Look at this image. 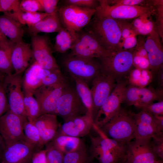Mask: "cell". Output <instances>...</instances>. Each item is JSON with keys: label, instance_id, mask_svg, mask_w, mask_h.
Here are the masks:
<instances>
[{"label": "cell", "instance_id": "6da1fadb", "mask_svg": "<svg viewBox=\"0 0 163 163\" xmlns=\"http://www.w3.org/2000/svg\"><path fill=\"white\" fill-rule=\"evenodd\" d=\"M97 136H90L89 151L99 163H123L126 160L127 144L110 139L94 124Z\"/></svg>", "mask_w": 163, "mask_h": 163}, {"label": "cell", "instance_id": "7a4b0ae2", "mask_svg": "<svg viewBox=\"0 0 163 163\" xmlns=\"http://www.w3.org/2000/svg\"><path fill=\"white\" fill-rule=\"evenodd\" d=\"M90 24V32L106 50H122L121 30L116 20L95 13Z\"/></svg>", "mask_w": 163, "mask_h": 163}, {"label": "cell", "instance_id": "3957f363", "mask_svg": "<svg viewBox=\"0 0 163 163\" xmlns=\"http://www.w3.org/2000/svg\"><path fill=\"white\" fill-rule=\"evenodd\" d=\"M98 128L107 137L118 141L128 143L135 138V123L132 112L122 108Z\"/></svg>", "mask_w": 163, "mask_h": 163}, {"label": "cell", "instance_id": "277c9868", "mask_svg": "<svg viewBox=\"0 0 163 163\" xmlns=\"http://www.w3.org/2000/svg\"><path fill=\"white\" fill-rule=\"evenodd\" d=\"M134 50L111 52L100 59L101 72L113 77L117 82L125 79L132 70Z\"/></svg>", "mask_w": 163, "mask_h": 163}, {"label": "cell", "instance_id": "5b68a950", "mask_svg": "<svg viewBox=\"0 0 163 163\" xmlns=\"http://www.w3.org/2000/svg\"><path fill=\"white\" fill-rule=\"evenodd\" d=\"M62 64L71 77L80 78L88 84L101 72L100 63L94 59L84 58L69 54L63 57Z\"/></svg>", "mask_w": 163, "mask_h": 163}, {"label": "cell", "instance_id": "8992f818", "mask_svg": "<svg viewBox=\"0 0 163 163\" xmlns=\"http://www.w3.org/2000/svg\"><path fill=\"white\" fill-rule=\"evenodd\" d=\"M58 11L62 26L78 33L90 23L96 9L66 5L58 9Z\"/></svg>", "mask_w": 163, "mask_h": 163}, {"label": "cell", "instance_id": "52a82bcc", "mask_svg": "<svg viewBox=\"0 0 163 163\" xmlns=\"http://www.w3.org/2000/svg\"><path fill=\"white\" fill-rule=\"evenodd\" d=\"M87 110L76 90L68 83L57 103L54 114L60 117L64 122L86 114Z\"/></svg>", "mask_w": 163, "mask_h": 163}, {"label": "cell", "instance_id": "ba28073f", "mask_svg": "<svg viewBox=\"0 0 163 163\" xmlns=\"http://www.w3.org/2000/svg\"><path fill=\"white\" fill-rule=\"evenodd\" d=\"M98 1L99 4L95 9V13L115 20L131 19L145 14H155V8L154 6L148 7L112 5L109 4L106 0H100Z\"/></svg>", "mask_w": 163, "mask_h": 163}, {"label": "cell", "instance_id": "9c48e42d", "mask_svg": "<svg viewBox=\"0 0 163 163\" xmlns=\"http://www.w3.org/2000/svg\"><path fill=\"white\" fill-rule=\"evenodd\" d=\"M128 81L125 79L117 82V85L105 102L97 112L94 119V125L98 128L114 116L121 108Z\"/></svg>", "mask_w": 163, "mask_h": 163}, {"label": "cell", "instance_id": "30bf717a", "mask_svg": "<svg viewBox=\"0 0 163 163\" xmlns=\"http://www.w3.org/2000/svg\"><path fill=\"white\" fill-rule=\"evenodd\" d=\"M27 120L9 109L0 117V134L5 146L17 142H26L24 126Z\"/></svg>", "mask_w": 163, "mask_h": 163}, {"label": "cell", "instance_id": "8fae6325", "mask_svg": "<svg viewBox=\"0 0 163 163\" xmlns=\"http://www.w3.org/2000/svg\"><path fill=\"white\" fill-rule=\"evenodd\" d=\"M22 78L21 74L14 73L6 75L2 85L9 110L17 114L27 118L24 104Z\"/></svg>", "mask_w": 163, "mask_h": 163}, {"label": "cell", "instance_id": "7c38bea8", "mask_svg": "<svg viewBox=\"0 0 163 163\" xmlns=\"http://www.w3.org/2000/svg\"><path fill=\"white\" fill-rule=\"evenodd\" d=\"M110 51L106 50L89 31L79 33L71 49L70 54L80 57L100 59Z\"/></svg>", "mask_w": 163, "mask_h": 163}, {"label": "cell", "instance_id": "4fadbf2b", "mask_svg": "<svg viewBox=\"0 0 163 163\" xmlns=\"http://www.w3.org/2000/svg\"><path fill=\"white\" fill-rule=\"evenodd\" d=\"M90 89L92 100V115L93 119L117 85L112 76L101 72L92 81Z\"/></svg>", "mask_w": 163, "mask_h": 163}, {"label": "cell", "instance_id": "5bb4252c", "mask_svg": "<svg viewBox=\"0 0 163 163\" xmlns=\"http://www.w3.org/2000/svg\"><path fill=\"white\" fill-rule=\"evenodd\" d=\"M68 83L67 81L52 85H41L34 91L33 95L39 104L41 115L54 114L58 101Z\"/></svg>", "mask_w": 163, "mask_h": 163}, {"label": "cell", "instance_id": "9a60e30c", "mask_svg": "<svg viewBox=\"0 0 163 163\" xmlns=\"http://www.w3.org/2000/svg\"><path fill=\"white\" fill-rule=\"evenodd\" d=\"M46 35L31 36V47L33 57L43 69L53 70L59 69L54 58Z\"/></svg>", "mask_w": 163, "mask_h": 163}, {"label": "cell", "instance_id": "2e32d148", "mask_svg": "<svg viewBox=\"0 0 163 163\" xmlns=\"http://www.w3.org/2000/svg\"><path fill=\"white\" fill-rule=\"evenodd\" d=\"M151 139H135L127 144L126 160L128 163H155L161 161L153 152Z\"/></svg>", "mask_w": 163, "mask_h": 163}, {"label": "cell", "instance_id": "e0dca14e", "mask_svg": "<svg viewBox=\"0 0 163 163\" xmlns=\"http://www.w3.org/2000/svg\"><path fill=\"white\" fill-rule=\"evenodd\" d=\"M26 142H17L5 146L0 163H31L34 154L40 150Z\"/></svg>", "mask_w": 163, "mask_h": 163}, {"label": "cell", "instance_id": "ac0fdd59", "mask_svg": "<svg viewBox=\"0 0 163 163\" xmlns=\"http://www.w3.org/2000/svg\"><path fill=\"white\" fill-rule=\"evenodd\" d=\"M159 37L155 27L145 42L152 80L159 70L163 67V49Z\"/></svg>", "mask_w": 163, "mask_h": 163}, {"label": "cell", "instance_id": "d6986e66", "mask_svg": "<svg viewBox=\"0 0 163 163\" xmlns=\"http://www.w3.org/2000/svg\"><path fill=\"white\" fill-rule=\"evenodd\" d=\"M135 123V138L151 139L163 135L156 124L153 116L142 110L138 113H132Z\"/></svg>", "mask_w": 163, "mask_h": 163}, {"label": "cell", "instance_id": "ffe728a7", "mask_svg": "<svg viewBox=\"0 0 163 163\" xmlns=\"http://www.w3.org/2000/svg\"><path fill=\"white\" fill-rule=\"evenodd\" d=\"M94 123L92 116L86 113L64 122L60 125L56 135H65L80 138L88 134Z\"/></svg>", "mask_w": 163, "mask_h": 163}, {"label": "cell", "instance_id": "44dd1931", "mask_svg": "<svg viewBox=\"0 0 163 163\" xmlns=\"http://www.w3.org/2000/svg\"><path fill=\"white\" fill-rule=\"evenodd\" d=\"M33 57L30 45L23 40L15 43L11 52V62L15 73L22 74L28 68Z\"/></svg>", "mask_w": 163, "mask_h": 163}, {"label": "cell", "instance_id": "7402d4cb", "mask_svg": "<svg viewBox=\"0 0 163 163\" xmlns=\"http://www.w3.org/2000/svg\"><path fill=\"white\" fill-rule=\"evenodd\" d=\"M33 122L44 145L53 139L60 126L57 116L52 114L41 115Z\"/></svg>", "mask_w": 163, "mask_h": 163}, {"label": "cell", "instance_id": "603a6c76", "mask_svg": "<svg viewBox=\"0 0 163 163\" xmlns=\"http://www.w3.org/2000/svg\"><path fill=\"white\" fill-rule=\"evenodd\" d=\"M43 69L35 61L26 70L22 78L24 94L33 95L34 91L42 85Z\"/></svg>", "mask_w": 163, "mask_h": 163}, {"label": "cell", "instance_id": "cb8c5ba5", "mask_svg": "<svg viewBox=\"0 0 163 163\" xmlns=\"http://www.w3.org/2000/svg\"><path fill=\"white\" fill-rule=\"evenodd\" d=\"M58 11L49 14L35 24L28 27L27 30L31 36L39 33L58 32L62 27Z\"/></svg>", "mask_w": 163, "mask_h": 163}, {"label": "cell", "instance_id": "d4e9b609", "mask_svg": "<svg viewBox=\"0 0 163 163\" xmlns=\"http://www.w3.org/2000/svg\"><path fill=\"white\" fill-rule=\"evenodd\" d=\"M0 29L12 42L16 43L23 40L24 30L21 24L8 15L0 16Z\"/></svg>", "mask_w": 163, "mask_h": 163}, {"label": "cell", "instance_id": "484cf974", "mask_svg": "<svg viewBox=\"0 0 163 163\" xmlns=\"http://www.w3.org/2000/svg\"><path fill=\"white\" fill-rule=\"evenodd\" d=\"M50 142L64 155L86 146L81 138L65 135H56Z\"/></svg>", "mask_w": 163, "mask_h": 163}, {"label": "cell", "instance_id": "4316f807", "mask_svg": "<svg viewBox=\"0 0 163 163\" xmlns=\"http://www.w3.org/2000/svg\"><path fill=\"white\" fill-rule=\"evenodd\" d=\"M78 35V32L70 31L62 27L56 36L54 45L55 50L62 53L71 50Z\"/></svg>", "mask_w": 163, "mask_h": 163}, {"label": "cell", "instance_id": "83f0119b", "mask_svg": "<svg viewBox=\"0 0 163 163\" xmlns=\"http://www.w3.org/2000/svg\"><path fill=\"white\" fill-rule=\"evenodd\" d=\"M71 78L74 81L77 92L87 109V113L92 117V100L91 90L89 88L88 84L78 78L74 77Z\"/></svg>", "mask_w": 163, "mask_h": 163}, {"label": "cell", "instance_id": "f1b7e54d", "mask_svg": "<svg viewBox=\"0 0 163 163\" xmlns=\"http://www.w3.org/2000/svg\"><path fill=\"white\" fill-rule=\"evenodd\" d=\"M15 43L10 40L0 46V72L6 75L12 74L13 69L11 62V54Z\"/></svg>", "mask_w": 163, "mask_h": 163}, {"label": "cell", "instance_id": "f546056e", "mask_svg": "<svg viewBox=\"0 0 163 163\" xmlns=\"http://www.w3.org/2000/svg\"><path fill=\"white\" fill-rule=\"evenodd\" d=\"M140 98L138 103L135 106L137 108L153 103L155 101H163V88L155 89L150 86L140 88Z\"/></svg>", "mask_w": 163, "mask_h": 163}, {"label": "cell", "instance_id": "4dcf8cb0", "mask_svg": "<svg viewBox=\"0 0 163 163\" xmlns=\"http://www.w3.org/2000/svg\"><path fill=\"white\" fill-rule=\"evenodd\" d=\"M24 94V104L27 119L33 122L41 115L40 105L33 95Z\"/></svg>", "mask_w": 163, "mask_h": 163}, {"label": "cell", "instance_id": "1f68e13d", "mask_svg": "<svg viewBox=\"0 0 163 163\" xmlns=\"http://www.w3.org/2000/svg\"><path fill=\"white\" fill-rule=\"evenodd\" d=\"M9 16L21 24H26L28 27L34 25L48 16L45 12H21L17 14H5Z\"/></svg>", "mask_w": 163, "mask_h": 163}, {"label": "cell", "instance_id": "d6a6232c", "mask_svg": "<svg viewBox=\"0 0 163 163\" xmlns=\"http://www.w3.org/2000/svg\"><path fill=\"white\" fill-rule=\"evenodd\" d=\"M130 85L140 88L145 87L152 80L150 71L136 69L132 70L129 73Z\"/></svg>", "mask_w": 163, "mask_h": 163}, {"label": "cell", "instance_id": "836d02e7", "mask_svg": "<svg viewBox=\"0 0 163 163\" xmlns=\"http://www.w3.org/2000/svg\"><path fill=\"white\" fill-rule=\"evenodd\" d=\"M24 132L26 142L39 149H42L44 145L34 122L27 120L24 125Z\"/></svg>", "mask_w": 163, "mask_h": 163}, {"label": "cell", "instance_id": "e575fe53", "mask_svg": "<svg viewBox=\"0 0 163 163\" xmlns=\"http://www.w3.org/2000/svg\"><path fill=\"white\" fill-rule=\"evenodd\" d=\"M94 159L86 146L64 155L63 163H93Z\"/></svg>", "mask_w": 163, "mask_h": 163}, {"label": "cell", "instance_id": "d590c367", "mask_svg": "<svg viewBox=\"0 0 163 163\" xmlns=\"http://www.w3.org/2000/svg\"><path fill=\"white\" fill-rule=\"evenodd\" d=\"M67 81L59 69L53 70L43 69L41 85H52Z\"/></svg>", "mask_w": 163, "mask_h": 163}, {"label": "cell", "instance_id": "8d00e7d4", "mask_svg": "<svg viewBox=\"0 0 163 163\" xmlns=\"http://www.w3.org/2000/svg\"><path fill=\"white\" fill-rule=\"evenodd\" d=\"M140 98V87L130 85L125 91L123 102L129 105L136 106Z\"/></svg>", "mask_w": 163, "mask_h": 163}, {"label": "cell", "instance_id": "74e56055", "mask_svg": "<svg viewBox=\"0 0 163 163\" xmlns=\"http://www.w3.org/2000/svg\"><path fill=\"white\" fill-rule=\"evenodd\" d=\"M47 163H63L64 155L50 142L46 145Z\"/></svg>", "mask_w": 163, "mask_h": 163}, {"label": "cell", "instance_id": "f35d334b", "mask_svg": "<svg viewBox=\"0 0 163 163\" xmlns=\"http://www.w3.org/2000/svg\"><path fill=\"white\" fill-rule=\"evenodd\" d=\"M18 0H0V12L4 13L17 14L23 12Z\"/></svg>", "mask_w": 163, "mask_h": 163}, {"label": "cell", "instance_id": "ab89813d", "mask_svg": "<svg viewBox=\"0 0 163 163\" xmlns=\"http://www.w3.org/2000/svg\"><path fill=\"white\" fill-rule=\"evenodd\" d=\"M155 8V14L156 16V28L159 36L163 37V1L154 0V4Z\"/></svg>", "mask_w": 163, "mask_h": 163}, {"label": "cell", "instance_id": "60d3db41", "mask_svg": "<svg viewBox=\"0 0 163 163\" xmlns=\"http://www.w3.org/2000/svg\"><path fill=\"white\" fill-rule=\"evenodd\" d=\"M20 7L24 12H43L38 0H23L20 2Z\"/></svg>", "mask_w": 163, "mask_h": 163}, {"label": "cell", "instance_id": "b9f144b4", "mask_svg": "<svg viewBox=\"0 0 163 163\" xmlns=\"http://www.w3.org/2000/svg\"><path fill=\"white\" fill-rule=\"evenodd\" d=\"M110 5L141 6L150 7L152 6V0H107Z\"/></svg>", "mask_w": 163, "mask_h": 163}, {"label": "cell", "instance_id": "7bdbcfd3", "mask_svg": "<svg viewBox=\"0 0 163 163\" xmlns=\"http://www.w3.org/2000/svg\"><path fill=\"white\" fill-rule=\"evenodd\" d=\"M138 108L145 110L152 115H163V101L142 106Z\"/></svg>", "mask_w": 163, "mask_h": 163}, {"label": "cell", "instance_id": "ee69618b", "mask_svg": "<svg viewBox=\"0 0 163 163\" xmlns=\"http://www.w3.org/2000/svg\"><path fill=\"white\" fill-rule=\"evenodd\" d=\"M153 151L158 158H163V135L154 137L151 139Z\"/></svg>", "mask_w": 163, "mask_h": 163}, {"label": "cell", "instance_id": "f6af8a7d", "mask_svg": "<svg viewBox=\"0 0 163 163\" xmlns=\"http://www.w3.org/2000/svg\"><path fill=\"white\" fill-rule=\"evenodd\" d=\"M65 1L66 5L95 9L98 6L99 4L98 0H67Z\"/></svg>", "mask_w": 163, "mask_h": 163}, {"label": "cell", "instance_id": "bcb514c9", "mask_svg": "<svg viewBox=\"0 0 163 163\" xmlns=\"http://www.w3.org/2000/svg\"><path fill=\"white\" fill-rule=\"evenodd\" d=\"M42 6L43 12L51 14L56 12L58 10V0H38Z\"/></svg>", "mask_w": 163, "mask_h": 163}, {"label": "cell", "instance_id": "7dc6e473", "mask_svg": "<svg viewBox=\"0 0 163 163\" xmlns=\"http://www.w3.org/2000/svg\"><path fill=\"white\" fill-rule=\"evenodd\" d=\"M121 32V40L133 35H136L131 24L126 23L119 20H116Z\"/></svg>", "mask_w": 163, "mask_h": 163}, {"label": "cell", "instance_id": "c3c4849f", "mask_svg": "<svg viewBox=\"0 0 163 163\" xmlns=\"http://www.w3.org/2000/svg\"><path fill=\"white\" fill-rule=\"evenodd\" d=\"M155 27L153 22L148 19L135 31V33L136 35H149L152 32Z\"/></svg>", "mask_w": 163, "mask_h": 163}, {"label": "cell", "instance_id": "681fc988", "mask_svg": "<svg viewBox=\"0 0 163 163\" xmlns=\"http://www.w3.org/2000/svg\"><path fill=\"white\" fill-rule=\"evenodd\" d=\"M9 109L7 99L2 82L0 84V117Z\"/></svg>", "mask_w": 163, "mask_h": 163}, {"label": "cell", "instance_id": "f907efd6", "mask_svg": "<svg viewBox=\"0 0 163 163\" xmlns=\"http://www.w3.org/2000/svg\"><path fill=\"white\" fill-rule=\"evenodd\" d=\"M137 40L136 35H133L124 40L120 43L121 49L122 50H126L133 49L136 47Z\"/></svg>", "mask_w": 163, "mask_h": 163}, {"label": "cell", "instance_id": "816d5d0a", "mask_svg": "<svg viewBox=\"0 0 163 163\" xmlns=\"http://www.w3.org/2000/svg\"><path fill=\"white\" fill-rule=\"evenodd\" d=\"M142 37H140L137 40V43L134 50V53L148 59L147 53L144 46L145 40Z\"/></svg>", "mask_w": 163, "mask_h": 163}, {"label": "cell", "instance_id": "f5cc1de1", "mask_svg": "<svg viewBox=\"0 0 163 163\" xmlns=\"http://www.w3.org/2000/svg\"><path fill=\"white\" fill-rule=\"evenodd\" d=\"M46 152V149L37 151L33 155L31 163H47Z\"/></svg>", "mask_w": 163, "mask_h": 163}, {"label": "cell", "instance_id": "db71d44e", "mask_svg": "<svg viewBox=\"0 0 163 163\" xmlns=\"http://www.w3.org/2000/svg\"><path fill=\"white\" fill-rule=\"evenodd\" d=\"M153 79L156 81L157 88H163V67L156 73Z\"/></svg>", "mask_w": 163, "mask_h": 163}, {"label": "cell", "instance_id": "11a10c76", "mask_svg": "<svg viewBox=\"0 0 163 163\" xmlns=\"http://www.w3.org/2000/svg\"><path fill=\"white\" fill-rule=\"evenodd\" d=\"M155 122L160 130L163 132V115H153Z\"/></svg>", "mask_w": 163, "mask_h": 163}, {"label": "cell", "instance_id": "9f6ffc18", "mask_svg": "<svg viewBox=\"0 0 163 163\" xmlns=\"http://www.w3.org/2000/svg\"><path fill=\"white\" fill-rule=\"evenodd\" d=\"M5 144L4 140L0 134V161L3 153L5 149Z\"/></svg>", "mask_w": 163, "mask_h": 163}, {"label": "cell", "instance_id": "6f0895ef", "mask_svg": "<svg viewBox=\"0 0 163 163\" xmlns=\"http://www.w3.org/2000/svg\"><path fill=\"white\" fill-rule=\"evenodd\" d=\"M9 40L3 34L0 29V46L7 43Z\"/></svg>", "mask_w": 163, "mask_h": 163}, {"label": "cell", "instance_id": "680465c9", "mask_svg": "<svg viewBox=\"0 0 163 163\" xmlns=\"http://www.w3.org/2000/svg\"><path fill=\"white\" fill-rule=\"evenodd\" d=\"M6 75L4 73L0 72V84L3 82Z\"/></svg>", "mask_w": 163, "mask_h": 163}, {"label": "cell", "instance_id": "91938a15", "mask_svg": "<svg viewBox=\"0 0 163 163\" xmlns=\"http://www.w3.org/2000/svg\"><path fill=\"white\" fill-rule=\"evenodd\" d=\"M155 163H162V161H159L157 162H155Z\"/></svg>", "mask_w": 163, "mask_h": 163}, {"label": "cell", "instance_id": "94428289", "mask_svg": "<svg viewBox=\"0 0 163 163\" xmlns=\"http://www.w3.org/2000/svg\"><path fill=\"white\" fill-rule=\"evenodd\" d=\"M123 163H128V162L126 161L125 162H124Z\"/></svg>", "mask_w": 163, "mask_h": 163}]
</instances>
